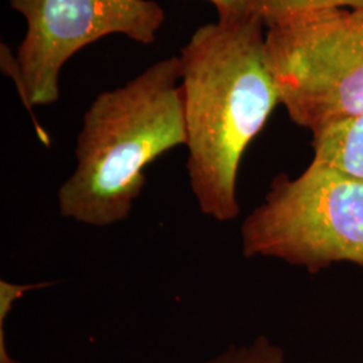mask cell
<instances>
[{
	"instance_id": "obj_5",
	"label": "cell",
	"mask_w": 363,
	"mask_h": 363,
	"mask_svg": "<svg viewBox=\"0 0 363 363\" xmlns=\"http://www.w3.org/2000/svg\"><path fill=\"white\" fill-rule=\"evenodd\" d=\"M26 22L16 61L26 85L30 116L39 138L48 135L33 109L60 100V77L66 62L85 46L108 35L152 45L166 22L155 0H10Z\"/></svg>"
},
{
	"instance_id": "obj_1",
	"label": "cell",
	"mask_w": 363,
	"mask_h": 363,
	"mask_svg": "<svg viewBox=\"0 0 363 363\" xmlns=\"http://www.w3.org/2000/svg\"><path fill=\"white\" fill-rule=\"evenodd\" d=\"M259 18L195 30L179 52L189 187L210 220L240 216L237 179L247 147L280 105Z\"/></svg>"
},
{
	"instance_id": "obj_4",
	"label": "cell",
	"mask_w": 363,
	"mask_h": 363,
	"mask_svg": "<svg viewBox=\"0 0 363 363\" xmlns=\"http://www.w3.org/2000/svg\"><path fill=\"white\" fill-rule=\"evenodd\" d=\"M280 105L313 133L363 113V10L303 13L265 27Z\"/></svg>"
},
{
	"instance_id": "obj_6",
	"label": "cell",
	"mask_w": 363,
	"mask_h": 363,
	"mask_svg": "<svg viewBox=\"0 0 363 363\" xmlns=\"http://www.w3.org/2000/svg\"><path fill=\"white\" fill-rule=\"evenodd\" d=\"M313 160L363 178V113L312 135Z\"/></svg>"
},
{
	"instance_id": "obj_3",
	"label": "cell",
	"mask_w": 363,
	"mask_h": 363,
	"mask_svg": "<svg viewBox=\"0 0 363 363\" xmlns=\"http://www.w3.org/2000/svg\"><path fill=\"white\" fill-rule=\"evenodd\" d=\"M247 259H279L307 272L335 264L363 268V178L312 159L277 175L240 229Z\"/></svg>"
},
{
	"instance_id": "obj_2",
	"label": "cell",
	"mask_w": 363,
	"mask_h": 363,
	"mask_svg": "<svg viewBox=\"0 0 363 363\" xmlns=\"http://www.w3.org/2000/svg\"><path fill=\"white\" fill-rule=\"evenodd\" d=\"M184 143L181 64L171 55L91 101L78 132L76 166L57 191L60 216L97 229L128 220L145 169Z\"/></svg>"
},
{
	"instance_id": "obj_8",
	"label": "cell",
	"mask_w": 363,
	"mask_h": 363,
	"mask_svg": "<svg viewBox=\"0 0 363 363\" xmlns=\"http://www.w3.org/2000/svg\"><path fill=\"white\" fill-rule=\"evenodd\" d=\"M202 363H286V357L283 347L269 337L259 335L247 345L230 346Z\"/></svg>"
},
{
	"instance_id": "obj_9",
	"label": "cell",
	"mask_w": 363,
	"mask_h": 363,
	"mask_svg": "<svg viewBox=\"0 0 363 363\" xmlns=\"http://www.w3.org/2000/svg\"><path fill=\"white\" fill-rule=\"evenodd\" d=\"M49 286V283H34V284H13L11 281L1 280L0 283V363H19L13 359L7 350L4 325L13 310V304L28 291Z\"/></svg>"
},
{
	"instance_id": "obj_7",
	"label": "cell",
	"mask_w": 363,
	"mask_h": 363,
	"mask_svg": "<svg viewBox=\"0 0 363 363\" xmlns=\"http://www.w3.org/2000/svg\"><path fill=\"white\" fill-rule=\"evenodd\" d=\"M253 16L264 27L303 13H320L337 9L363 10V0H249Z\"/></svg>"
},
{
	"instance_id": "obj_10",
	"label": "cell",
	"mask_w": 363,
	"mask_h": 363,
	"mask_svg": "<svg viewBox=\"0 0 363 363\" xmlns=\"http://www.w3.org/2000/svg\"><path fill=\"white\" fill-rule=\"evenodd\" d=\"M214 6L218 21L235 22L253 18L249 0H206Z\"/></svg>"
}]
</instances>
